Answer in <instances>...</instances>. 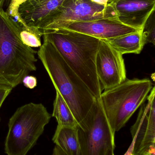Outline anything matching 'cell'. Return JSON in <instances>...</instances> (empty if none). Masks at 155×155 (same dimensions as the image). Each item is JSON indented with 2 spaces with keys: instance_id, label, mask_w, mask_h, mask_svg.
<instances>
[{
  "instance_id": "cell-1",
  "label": "cell",
  "mask_w": 155,
  "mask_h": 155,
  "mask_svg": "<svg viewBox=\"0 0 155 155\" xmlns=\"http://www.w3.org/2000/svg\"><path fill=\"white\" fill-rule=\"evenodd\" d=\"M37 54L56 91L72 113L78 127L85 130L92 121L96 98L50 42L43 40Z\"/></svg>"
},
{
  "instance_id": "cell-2",
  "label": "cell",
  "mask_w": 155,
  "mask_h": 155,
  "mask_svg": "<svg viewBox=\"0 0 155 155\" xmlns=\"http://www.w3.org/2000/svg\"><path fill=\"white\" fill-rule=\"evenodd\" d=\"M42 36L43 40L55 47L92 94L100 99L102 91L96 74V59L101 40L64 29L44 31Z\"/></svg>"
},
{
  "instance_id": "cell-3",
  "label": "cell",
  "mask_w": 155,
  "mask_h": 155,
  "mask_svg": "<svg viewBox=\"0 0 155 155\" xmlns=\"http://www.w3.org/2000/svg\"><path fill=\"white\" fill-rule=\"evenodd\" d=\"M22 28L4 10H0V85L12 88L36 70L37 51L22 41Z\"/></svg>"
},
{
  "instance_id": "cell-4",
  "label": "cell",
  "mask_w": 155,
  "mask_h": 155,
  "mask_svg": "<svg viewBox=\"0 0 155 155\" xmlns=\"http://www.w3.org/2000/svg\"><path fill=\"white\" fill-rule=\"evenodd\" d=\"M52 117L42 104L31 103L17 108L8 122L5 153L27 155L36 144Z\"/></svg>"
},
{
  "instance_id": "cell-5",
  "label": "cell",
  "mask_w": 155,
  "mask_h": 155,
  "mask_svg": "<svg viewBox=\"0 0 155 155\" xmlns=\"http://www.w3.org/2000/svg\"><path fill=\"white\" fill-rule=\"evenodd\" d=\"M150 79H128L105 90L100 99L113 131L122 129L137 108L147 99L153 88Z\"/></svg>"
},
{
  "instance_id": "cell-6",
  "label": "cell",
  "mask_w": 155,
  "mask_h": 155,
  "mask_svg": "<svg viewBox=\"0 0 155 155\" xmlns=\"http://www.w3.org/2000/svg\"><path fill=\"white\" fill-rule=\"evenodd\" d=\"M117 18L111 5H101L91 0H64L56 12L39 28L44 31L59 29L70 23L103 18Z\"/></svg>"
},
{
  "instance_id": "cell-7",
  "label": "cell",
  "mask_w": 155,
  "mask_h": 155,
  "mask_svg": "<svg viewBox=\"0 0 155 155\" xmlns=\"http://www.w3.org/2000/svg\"><path fill=\"white\" fill-rule=\"evenodd\" d=\"M115 133L106 116L100 99H96L93 118L88 127H78V138L82 155H106L115 148Z\"/></svg>"
},
{
  "instance_id": "cell-8",
  "label": "cell",
  "mask_w": 155,
  "mask_h": 155,
  "mask_svg": "<svg viewBox=\"0 0 155 155\" xmlns=\"http://www.w3.org/2000/svg\"><path fill=\"white\" fill-rule=\"evenodd\" d=\"M96 68L102 91L114 87L126 79L123 54L103 40H101L97 51Z\"/></svg>"
},
{
  "instance_id": "cell-9",
  "label": "cell",
  "mask_w": 155,
  "mask_h": 155,
  "mask_svg": "<svg viewBox=\"0 0 155 155\" xmlns=\"http://www.w3.org/2000/svg\"><path fill=\"white\" fill-rule=\"evenodd\" d=\"M155 93L153 87L131 127L132 137H136L133 155H155Z\"/></svg>"
},
{
  "instance_id": "cell-10",
  "label": "cell",
  "mask_w": 155,
  "mask_h": 155,
  "mask_svg": "<svg viewBox=\"0 0 155 155\" xmlns=\"http://www.w3.org/2000/svg\"><path fill=\"white\" fill-rule=\"evenodd\" d=\"M59 29L77 32L100 40L115 38L140 30L125 25L120 22L117 18L75 22L66 25Z\"/></svg>"
},
{
  "instance_id": "cell-11",
  "label": "cell",
  "mask_w": 155,
  "mask_h": 155,
  "mask_svg": "<svg viewBox=\"0 0 155 155\" xmlns=\"http://www.w3.org/2000/svg\"><path fill=\"white\" fill-rule=\"evenodd\" d=\"M118 21L132 28L143 30L155 11V0H109Z\"/></svg>"
},
{
  "instance_id": "cell-12",
  "label": "cell",
  "mask_w": 155,
  "mask_h": 155,
  "mask_svg": "<svg viewBox=\"0 0 155 155\" xmlns=\"http://www.w3.org/2000/svg\"><path fill=\"white\" fill-rule=\"evenodd\" d=\"M64 0H28L20 5L19 14L29 27L39 29L61 6Z\"/></svg>"
},
{
  "instance_id": "cell-13",
  "label": "cell",
  "mask_w": 155,
  "mask_h": 155,
  "mask_svg": "<svg viewBox=\"0 0 155 155\" xmlns=\"http://www.w3.org/2000/svg\"><path fill=\"white\" fill-rule=\"evenodd\" d=\"M78 130V127H56L52 141L67 155H82Z\"/></svg>"
},
{
  "instance_id": "cell-14",
  "label": "cell",
  "mask_w": 155,
  "mask_h": 155,
  "mask_svg": "<svg viewBox=\"0 0 155 155\" xmlns=\"http://www.w3.org/2000/svg\"><path fill=\"white\" fill-rule=\"evenodd\" d=\"M103 40L123 55L125 54H140L144 46L142 41V30Z\"/></svg>"
},
{
  "instance_id": "cell-15",
  "label": "cell",
  "mask_w": 155,
  "mask_h": 155,
  "mask_svg": "<svg viewBox=\"0 0 155 155\" xmlns=\"http://www.w3.org/2000/svg\"><path fill=\"white\" fill-rule=\"evenodd\" d=\"M52 116L57 121V128L78 127V123L70 108L57 91H56V96L54 101L53 111Z\"/></svg>"
},
{
  "instance_id": "cell-16",
  "label": "cell",
  "mask_w": 155,
  "mask_h": 155,
  "mask_svg": "<svg viewBox=\"0 0 155 155\" xmlns=\"http://www.w3.org/2000/svg\"><path fill=\"white\" fill-rule=\"evenodd\" d=\"M42 34L36 27H22L20 32V37L22 41L25 45L31 48L42 46Z\"/></svg>"
},
{
  "instance_id": "cell-17",
  "label": "cell",
  "mask_w": 155,
  "mask_h": 155,
  "mask_svg": "<svg viewBox=\"0 0 155 155\" xmlns=\"http://www.w3.org/2000/svg\"><path fill=\"white\" fill-rule=\"evenodd\" d=\"M155 24L154 14L152 19L151 15L142 30V41L144 45L147 43L155 44Z\"/></svg>"
},
{
  "instance_id": "cell-18",
  "label": "cell",
  "mask_w": 155,
  "mask_h": 155,
  "mask_svg": "<svg viewBox=\"0 0 155 155\" xmlns=\"http://www.w3.org/2000/svg\"><path fill=\"white\" fill-rule=\"evenodd\" d=\"M28 0H12L9 7L6 9V12L7 14L14 19H16L15 21L17 22L22 27H28L22 19L20 17L19 14V8L20 5L25 2Z\"/></svg>"
},
{
  "instance_id": "cell-19",
  "label": "cell",
  "mask_w": 155,
  "mask_h": 155,
  "mask_svg": "<svg viewBox=\"0 0 155 155\" xmlns=\"http://www.w3.org/2000/svg\"><path fill=\"white\" fill-rule=\"evenodd\" d=\"M22 83L27 88L33 89L37 86V78L34 76H31V75L29 76L28 75L24 78Z\"/></svg>"
},
{
  "instance_id": "cell-20",
  "label": "cell",
  "mask_w": 155,
  "mask_h": 155,
  "mask_svg": "<svg viewBox=\"0 0 155 155\" xmlns=\"http://www.w3.org/2000/svg\"><path fill=\"white\" fill-rule=\"evenodd\" d=\"M13 88L7 86L0 85V109L6 97L12 92ZM1 121V117H0Z\"/></svg>"
},
{
  "instance_id": "cell-21",
  "label": "cell",
  "mask_w": 155,
  "mask_h": 155,
  "mask_svg": "<svg viewBox=\"0 0 155 155\" xmlns=\"http://www.w3.org/2000/svg\"><path fill=\"white\" fill-rule=\"evenodd\" d=\"M132 137H133V141H132V143L129 146V148L127 149V151L124 155H133L136 137L135 136H134Z\"/></svg>"
},
{
  "instance_id": "cell-22",
  "label": "cell",
  "mask_w": 155,
  "mask_h": 155,
  "mask_svg": "<svg viewBox=\"0 0 155 155\" xmlns=\"http://www.w3.org/2000/svg\"><path fill=\"white\" fill-rule=\"evenodd\" d=\"M12 1V0H0V10H4L5 8H8Z\"/></svg>"
},
{
  "instance_id": "cell-23",
  "label": "cell",
  "mask_w": 155,
  "mask_h": 155,
  "mask_svg": "<svg viewBox=\"0 0 155 155\" xmlns=\"http://www.w3.org/2000/svg\"><path fill=\"white\" fill-rule=\"evenodd\" d=\"M52 155H67L59 147L55 145L53 150Z\"/></svg>"
},
{
  "instance_id": "cell-24",
  "label": "cell",
  "mask_w": 155,
  "mask_h": 155,
  "mask_svg": "<svg viewBox=\"0 0 155 155\" xmlns=\"http://www.w3.org/2000/svg\"><path fill=\"white\" fill-rule=\"evenodd\" d=\"M91 1L101 5H107L109 0H91Z\"/></svg>"
},
{
  "instance_id": "cell-25",
  "label": "cell",
  "mask_w": 155,
  "mask_h": 155,
  "mask_svg": "<svg viewBox=\"0 0 155 155\" xmlns=\"http://www.w3.org/2000/svg\"><path fill=\"white\" fill-rule=\"evenodd\" d=\"M114 149L115 148H110L107 151L106 155H114Z\"/></svg>"
}]
</instances>
